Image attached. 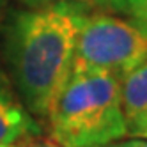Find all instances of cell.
Segmentation results:
<instances>
[{
  "mask_svg": "<svg viewBox=\"0 0 147 147\" xmlns=\"http://www.w3.org/2000/svg\"><path fill=\"white\" fill-rule=\"evenodd\" d=\"M83 0H64L16 13L4 27L7 75L27 110L46 119L73 73Z\"/></svg>",
  "mask_w": 147,
  "mask_h": 147,
  "instance_id": "cell-1",
  "label": "cell"
},
{
  "mask_svg": "<svg viewBox=\"0 0 147 147\" xmlns=\"http://www.w3.org/2000/svg\"><path fill=\"white\" fill-rule=\"evenodd\" d=\"M46 119L62 147H103L124 138L121 80L107 71H73Z\"/></svg>",
  "mask_w": 147,
  "mask_h": 147,
  "instance_id": "cell-2",
  "label": "cell"
},
{
  "mask_svg": "<svg viewBox=\"0 0 147 147\" xmlns=\"http://www.w3.org/2000/svg\"><path fill=\"white\" fill-rule=\"evenodd\" d=\"M147 59V34L138 23L85 5L75 43L73 71H107L122 80Z\"/></svg>",
  "mask_w": 147,
  "mask_h": 147,
  "instance_id": "cell-3",
  "label": "cell"
},
{
  "mask_svg": "<svg viewBox=\"0 0 147 147\" xmlns=\"http://www.w3.org/2000/svg\"><path fill=\"white\" fill-rule=\"evenodd\" d=\"M36 133H41L37 119L27 110L14 83L0 64V144H13Z\"/></svg>",
  "mask_w": 147,
  "mask_h": 147,
  "instance_id": "cell-4",
  "label": "cell"
},
{
  "mask_svg": "<svg viewBox=\"0 0 147 147\" xmlns=\"http://www.w3.org/2000/svg\"><path fill=\"white\" fill-rule=\"evenodd\" d=\"M121 99L128 136L147 138V59L121 80Z\"/></svg>",
  "mask_w": 147,
  "mask_h": 147,
  "instance_id": "cell-5",
  "label": "cell"
},
{
  "mask_svg": "<svg viewBox=\"0 0 147 147\" xmlns=\"http://www.w3.org/2000/svg\"><path fill=\"white\" fill-rule=\"evenodd\" d=\"M83 2L96 11L105 13H126L128 5V0H83Z\"/></svg>",
  "mask_w": 147,
  "mask_h": 147,
  "instance_id": "cell-6",
  "label": "cell"
},
{
  "mask_svg": "<svg viewBox=\"0 0 147 147\" xmlns=\"http://www.w3.org/2000/svg\"><path fill=\"white\" fill-rule=\"evenodd\" d=\"M11 147H62V145L55 142L53 138H45L39 133H36V135H28V136H23V138L13 142Z\"/></svg>",
  "mask_w": 147,
  "mask_h": 147,
  "instance_id": "cell-7",
  "label": "cell"
},
{
  "mask_svg": "<svg viewBox=\"0 0 147 147\" xmlns=\"http://www.w3.org/2000/svg\"><path fill=\"white\" fill-rule=\"evenodd\" d=\"M126 13H128L136 23L147 25V0H128Z\"/></svg>",
  "mask_w": 147,
  "mask_h": 147,
  "instance_id": "cell-8",
  "label": "cell"
},
{
  "mask_svg": "<svg viewBox=\"0 0 147 147\" xmlns=\"http://www.w3.org/2000/svg\"><path fill=\"white\" fill-rule=\"evenodd\" d=\"M103 147H147V138H142V136H129L126 140H115L110 142Z\"/></svg>",
  "mask_w": 147,
  "mask_h": 147,
  "instance_id": "cell-9",
  "label": "cell"
},
{
  "mask_svg": "<svg viewBox=\"0 0 147 147\" xmlns=\"http://www.w3.org/2000/svg\"><path fill=\"white\" fill-rule=\"evenodd\" d=\"M27 7H45V5H51L57 2H64V0H18Z\"/></svg>",
  "mask_w": 147,
  "mask_h": 147,
  "instance_id": "cell-10",
  "label": "cell"
},
{
  "mask_svg": "<svg viewBox=\"0 0 147 147\" xmlns=\"http://www.w3.org/2000/svg\"><path fill=\"white\" fill-rule=\"evenodd\" d=\"M138 25H140V27H142V30H144V32H145V34H147V25H144V23H138Z\"/></svg>",
  "mask_w": 147,
  "mask_h": 147,
  "instance_id": "cell-11",
  "label": "cell"
},
{
  "mask_svg": "<svg viewBox=\"0 0 147 147\" xmlns=\"http://www.w3.org/2000/svg\"><path fill=\"white\" fill-rule=\"evenodd\" d=\"M2 9H4V0H0V14H2Z\"/></svg>",
  "mask_w": 147,
  "mask_h": 147,
  "instance_id": "cell-12",
  "label": "cell"
},
{
  "mask_svg": "<svg viewBox=\"0 0 147 147\" xmlns=\"http://www.w3.org/2000/svg\"><path fill=\"white\" fill-rule=\"evenodd\" d=\"M0 147H11V144H0Z\"/></svg>",
  "mask_w": 147,
  "mask_h": 147,
  "instance_id": "cell-13",
  "label": "cell"
}]
</instances>
